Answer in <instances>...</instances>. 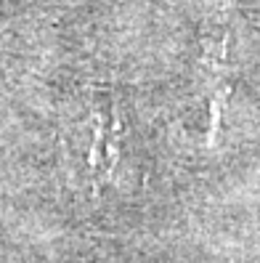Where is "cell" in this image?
Returning <instances> with one entry per match:
<instances>
[{
  "instance_id": "cell-1",
  "label": "cell",
  "mask_w": 260,
  "mask_h": 263,
  "mask_svg": "<svg viewBox=\"0 0 260 263\" xmlns=\"http://www.w3.org/2000/svg\"><path fill=\"white\" fill-rule=\"evenodd\" d=\"M119 130V115L112 104H101V99L90 104L80 120H74L67 136L72 141V154L88 167V176H104L112 170Z\"/></svg>"
}]
</instances>
